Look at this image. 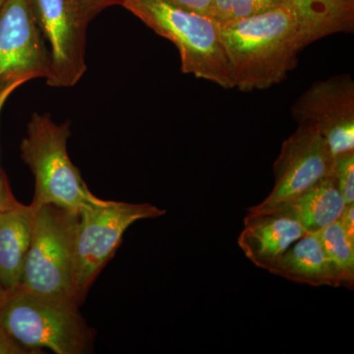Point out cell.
<instances>
[{
    "instance_id": "cell-21",
    "label": "cell",
    "mask_w": 354,
    "mask_h": 354,
    "mask_svg": "<svg viewBox=\"0 0 354 354\" xmlns=\"http://www.w3.org/2000/svg\"><path fill=\"white\" fill-rule=\"evenodd\" d=\"M171 1L184 8L212 17L214 0H171Z\"/></svg>"
},
{
    "instance_id": "cell-4",
    "label": "cell",
    "mask_w": 354,
    "mask_h": 354,
    "mask_svg": "<svg viewBox=\"0 0 354 354\" xmlns=\"http://www.w3.org/2000/svg\"><path fill=\"white\" fill-rule=\"evenodd\" d=\"M70 122L57 123L50 113H34L21 143V157L35 178L31 205H55L80 213L101 201L84 181L78 167L70 160L67 143Z\"/></svg>"
},
{
    "instance_id": "cell-16",
    "label": "cell",
    "mask_w": 354,
    "mask_h": 354,
    "mask_svg": "<svg viewBox=\"0 0 354 354\" xmlns=\"http://www.w3.org/2000/svg\"><path fill=\"white\" fill-rule=\"evenodd\" d=\"M321 243L341 276L342 286L353 288L354 283V239H351L337 220L316 232Z\"/></svg>"
},
{
    "instance_id": "cell-13",
    "label": "cell",
    "mask_w": 354,
    "mask_h": 354,
    "mask_svg": "<svg viewBox=\"0 0 354 354\" xmlns=\"http://www.w3.org/2000/svg\"><path fill=\"white\" fill-rule=\"evenodd\" d=\"M32 207L19 206L0 213V283L6 290L20 285L31 242Z\"/></svg>"
},
{
    "instance_id": "cell-17",
    "label": "cell",
    "mask_w": 354,
    "mask_h": 354,
    "mask_svg": "<svg viewBox=\"0 0 354 354\" xmlns=\"http://www.w3.org/2000/svg\"><path fill=\"white\" fill-rule=\"evenodd\" d=\"M283 6L285 0H214L212 18L223 24Z\"/></svg>"
},
{
    "instance_id": "cell-1",
    "label": "cell",
    "mask_w": 354,
    "mask_h": 354,
    "mask_svg": "<svg viewBox=\"0 0 354 354\" xmlns=\"http://www.w3.org/2000/svg\"><path fill=\"white\" fill-rule=\"evenodd\" d=\"M232 88L266 90L281 83L310 44L297 16L286 6L218 24Z\"/></svg>"
},
{
    "instance_id": "cell-3",
    "label": "cell",
    "mask_w": 354,
    "mask_h": 354,
    "mask_svg": "<svg viewBox=\"0 0 354 354\" xmlns=\"http://www.w3.org/2000/svg\"><path fill=\"white\" fill-rule=\"evenodd\" d=\"M120 6L176 46L184 74L232 88L220 26L214 18L171 0H121Z\"/></svg>"
},
{
    "instance_id": "cell-15",
    "label": "cell",
    "mask_w": 354,
    "mask_h": 354,
    "mask_svg": "<svg viewBox=\"0 0 354 354\" xmlns=\"http://www.w3.org/2000/svg\"><path fill=\"white\" fill-rule=\"evenodd\" d=\"M285 3L297 16L310 44L353 32L354 0H285Z\"/></svg>"
},
{
    "instance_id": "cell-22",
    "label": "cell",
    "mask_w": 354,
    "mask_h": 354,
    "mask_svg": "<svg viewBox=\"0 0 354 354\" xmlns=\"http://www.w3.org/2000/svg\"><path fill=\"white\" fill-rule=\"evenodd\" d=\"M87 11L91 19L104 9L113 6H120L121 0H79Z\"/></svg>"
},
{
    "instance_id": "cell-5",
    "label": "cell",
    "mask_w": 354,
    "mask_h": 354,
    "mask_svg": "<svg viewBox=\"0 0 354 354\" xmlns=\"http://www.w3.org/2000/svg\"><path fill=\"white\" fill-rule=\"evenodd\" d=\"M78 223L79 212L51 204L32 207L31 242L21 288L73 297Z\"/></svg>"
},
{
    "instance_id": "cell-20",
    "label": "cell",
    "mask_w": 354,
    "mask_h": 354,
    "mask_svg": "<svg viewBox=\"0 0 354 354\" xmlns=\"http://www.w3.org/2000/svg\"><path fill=\"white\" fill-rule=\"evenodd\" d=\"M0 354H31V353L14 341L0 325Z\"/></svg>"
},
{
    "instance_id": "cell-7",
    "label": "cell",
    "mask_w": 354,
    "mask_h": 354,
    "mask_svg": "<svg viewBox=\"0 0 354 354\" xmlns=\"http://www.w3.org/2000/svg\"><path fill=\"white\" fill-rule=\"evenodd\" d=\"M50 53V87L69 88L82 79L91 17L79 0H29Z\"/></svg>"
},
{
    "instance_id": "cell-14",
    "label": "cell",
    "mask_w": 354,
    "mask_h": 354,
    "mask_svg": "<svg viewBox=\"0 0 354 354\" xmlns=\"http://www.w3.org/2000/svg\"><path fill=\"white\" fill-rule=\"evenodd\" d=\"M346 205L334 176H330L300 196L270 212L290 216L308 234H316L339 220Z\"/></svg>"
},
{
    "instance_id": "cell-12",
    "label": "cell",
    "mask_w": 354,
    "mask_h": 354,
    "mask_svg": "<svg viewBox=\"0 0 354 354\" xmlns=\"http://www.w3.org/2000/svg\"><path fill=\"white\" fill-rule=\"evenodd\" d=\"M298 283L312 286H342L339 272L317 234H307L293 243L268 270Z\"/></svg>"
},
{
    "instance_id": "cell-9",
    "label": "cell",
    "mask_w": 354,
    "mask_h": 354,
    "mask_svg": "<svg viewBox=\"0 0 354 354\" xmlns=\"http://www.w3.org/2000/svg\"><path fill=\"white\" fill-rule=\"evenodd\" d=\"M291 113L298 124L318 130L334 157L354 152V82L348 74L312 84Z\"/></svg>"
},
{
    "instance_id": "cell-2",
    "label": "cell",
    "mask_w": 354,
    "mask_h": 354,
    "mask_svg": "<svg viewBox=\"0 0 354 354\" xmlns=\"http://www.w3.org/2000/svg\"><path fill=\"white\" fill-rule=\"evenodd\" d=\"M79 307L73 297L39 295L18 286L7 290L0 308V325L31 354L43 348L57 354L91 353L95 330Z\"/></svg>"
},
{
    "instance_id": "cell-6",
    "label": "cell",
    "mask_w": 354,
    "mask_h": 354,
    "mask_svg": "<svg viewBox=\"0 0 354 354\" xmlns=\"http://www.w3.org/2000/svg\"><path fill=\"white\" fill-rule=\"evenodd\" d=\"M167 214L149 203L101 200L79 213L76 239L73 297L82 305L91 286L120 248L123 235L133 223Z\"/></svg>"
},
{
    "instance_id": "cell-26",
    "label": "cell",
    "mask_w": 354,
    "mask_h": 354,
    "mask_svg": "<svg viewBox=\"0 0 354 354\" xmlns=\"http://www.w3.org/2000/svg\"><path fill=\"white\" fill-rule=\"evenodd\" d=\"M6 1L7 0H0V8H1L2 6H3V4L6 3Z\"/></svg>"
},
{
    "instance_id": "cell-25",
    "label": "cell",
    "mask_w": 354,
    "mask_h": 354,
    "mask_svg": "<svg viewBox=\"0 0 354 354\" xmlns=\"http://www.w3.org/2000/svg\"><path fill=\"white\" fill-rule=\"evenodd\" d=\"M7 295V290L3 288V286L0 283V308H1L2 304H3L4 300H6Z\"/></svg>"
},
{
    "instance_id": "cell-10",
    "label": "cell",
    "mask_w": 354,
    "mask_h": 354,
    "mask_svg": "<svg viewBox=\"0 0 354 354\" xmlns=\"http://www.w3.org/2000/svg\"><path fill=\"white\" fill-rule=\"evenodd\" d=\"M48 75L50 53L29 0H7L0 8V86Z\"/></svg>"
},
{
    "instance_id": "cell-24",
    "label": "cell",
    "mask_w": 354,
    "mask_h": 354,
    "mask_svg": "<svg viewBox=\"0 0 354 354\" xmlns=\"http://www.w3.org/2000/svg\"><path fill=\"white\" fill-rule=\"evenodd\" d=\"M25 83L27 82L24 80H18L0 86V113H1L2 109H3L4 104H6L9 97ZM0 171H2L1 167H0Z\"/></svg>"
},
{
    "instance_id": "cell-11",
    "label": "cell",
    "mask_w": 354,
    "mask_h": 354,
    "mask_svg": "<svg viewBox=\"0 0 354 354\" xmlns=\"http://www.w3.org/2000/svg\"><path fill=\"white\" fill-rule=\"evenodd\" d=\"M307 234L297 221L283 214L248 212L239 245L254 265L268 271L293 243Z\"/></svg>"
},
{
    "instance_id": "cell-18",
    "label": "cell",
    "mask_w": 354,
    "mask_h": 354,
    "mask_svg": "<svg viewBox=\"0 0 354 354\" xmlns=\"http://www.w3.org/2000/svg\"><path fill=\"white\" fill-rule=\"evenodd\" d=\"M333 176L346 204H354V152L335 156Z\"/></svg>"
},
{
    "instance_id": "cell-23",
    "label": "cell",
    "mask_w": 354,
    "mask_h": 354,
    "mask_svg": "<svg viewBox=\"0 0 354 354\" xmlns=\"http://www.w3.org/2000/svg\"><path fill=\"white\" fill-rule=\"evenodd\" d=\"M339 221L348 236L354 239V204L346 205Z\"/></svg>"
},
{
    "instance_id": "cell-8",
    "label": "cell",
    "mask_w": 354,
    "mask_h": 354,
    "mask_svg": "<svg viewBox=\"0 0 354 354\" xmlns=\"http://www.w3.org/2000/svg\"><path fill=\"white\" fill-rule=\"evenodd\" d=\"M334 155L315 128L299 124L283 142L274 164V187L249 213H266L295 199L333 176Z\"/></svg>"
},
{
    "instance_id": "cell-19",
    "label": "cell",
    "mask_w": 354,
    "mask_h": 354,
    "mask_svg": "<svg viewBox=\"0 0 354 354\" xmlns=\"http://www.w3.org/2000/svg\"><path fill=\"white\" fill-rule=\"evenodd\" d=\"M20 204L13 195L6 174L3 171H0V213L14 209Z\"/></svg>"
}]
</instances>
